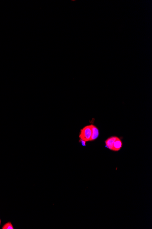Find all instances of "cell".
<instances>
[{"mask_svg":"<svg viewBox=\"0 0 152 229\" xmlns=\"http://www.w3.org/2000/svg\"><path fill=\"white\" fill-rule=\"evenodd\" d=\"M14 227L12 225L11 222H7L2 227V229H14Z\"/></svg>","mask_w":152,"mask_h":229,"instance_id":"5b68a950","label":"cell"},{"mask_svg":"<svg viewBox=\"0 0 152 229\" xmlns=\"http://www.w3.org/2000/svg\"><path fill=\"white\" fill-rule=\"evenodd\" d=\"M79 142H80L81 143L82 145L83 146H86L87 142H86L84 141H82V140H80Z\"/></svg>","mask_w":152,"mask_h":229,"instance_id":"8992f818","label":"cell"},{"mask_svg":"<svg viewBox=\"0 0 152 229\" xmlns=\"http://www.w3.org/2000/svg\"><path fill=\"white\" fill-rule=\"evenodd\" d=\"M92 136V129L91 125H86L81 129L79 135L80 140L84 141L86 142L90 141Z\"/></svg>","mask_w":152,"mask_h":229,"instance_id":"6da1fadb","label":"cell"},{"mask_svg":"<svg viewBox=\"0 0 152 229\" xmlns=\"http://www.w3.org/2000/svg\"><path fill=\"white\" fill-rule=\"evenodd\" d=\"M1 223H2V221H1V220L0 219V226H1Z\"/></svg>","mask_w":152,"mask_h":229,"instance_id":"52a82bcc","label":"cell"},{"mask_svg":"<svg viewBox=\"0 0 152 229\" xmlns=\"http://www.w3.org/2000/svg\"><path fill=\"white\" fill-rule=\"evenodd\" d=\"M123 147V142L122 140L120 138L118 137L117 138L116 140L114 142V144H113V150L112 151H118L121 149Z\"/></svg>","mask_w":152,"mask_h":229,"instance_id":"277c9868","label":"cell"},{"mask_svg":"<svg viewBox=\"0 0 152 229\" xmlns=\"http://www.w3.org/2000/svg\"><path fill=\"white\" fill-rule=\"evenodd\" d=\"M117 138L118 136H112L108 138L105 141V147L110 150H112L113 144Z\"/></svg>","mask_w":152,"mask_h":229,"instance_id":"3957f363","label":"cell"},{"mask_svg":"<svg viewBox=\"0 0 152 229\" xmlns=\"http://www.w3.org/2000/svg\"><path fill=\"white\" fill-rule=\"evenodd\" d=\"M92 129V136L91 137L90 141H93L98 138L99 136V130L97 126L91 124V125Z\"/></svg>","mask_w":152,"mask_h":229,"instance_id":"7a4b0ae2","label":"cell"}]
</instances>
